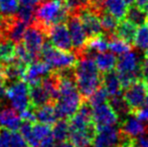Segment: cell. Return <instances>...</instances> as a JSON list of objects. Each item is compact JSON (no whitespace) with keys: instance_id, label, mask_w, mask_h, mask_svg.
Returning <instances> with one entry per match:
<instances>
[{"instance_id":"45","label":"cell","mask_w":148,"mask_h":147,"mask_svg":"<svg viewBox=\"0 0 148 147\" xmlns=\"http://www.w3.org/2000/svg\"><path fill=\"white\" fill-rule=\"evenodd\" d=\"M135 143L137 147H148V133L135 138Z\"/></svg>"},{"instance_id":"48","label":"cell","mask_w":148,"mask_h":147,"mask_svg":"<svg viewBox=\"0 0 148 147\" xmlns=\"http://www.w3.org/2000/svg\"><path fill=\"white\" fill-rule=\"evenodd\" d=\"M123 1H124L127 5H130V6H132L133 4L136 3V0H123Z\"/></svg>"},{"instance_id":"36","label":"cell","mask_w":148,"mask_h":147,"mask_svg":"<svg viewBox=\"0 0 148 147\" xmlns=\"http://www.w3.org/2000/svg\"><path fill=\"white\" fill-rule=\"evenodd\" d=\"M32 135L38 142H40L43 138L51 135V128L49 125L41 123L32 124Z\"/></svg>"},{"instance_id":"51","label":"cell","mask_w":148,"mask_h":147,"mask_svg":"<svg viewBox=\"0 0 148 147\" xmlns=\"http://www.w3.org/2000/svg\"><path fill=\"white\" fill-rule=\"evenodd\" d=\"M59 1H60V2H62V1H66V0H59Z\"/></svg>"},{"instance_id":"30","label":"cell","mask_w":148,"mask_h":147,"mask_svg":"<svg viewBox=\"0 0 148 147\" xmlns=\"http://www.w3.org/2000/svg\"><path fill=\"white\" fill-rule=\"evenodd\" d=\"M109 104L111 105L112 108H113L116 113L118 114L120 119L121 118L124 119L126 116H128L129 114H131L130 109H129V107L127 106L126 102H125L122 95H117V96L110 97Z\"/></svg>"},{"instance_id":"8","label":"cell","mask_w":148,"mask_h":147,"mask_svg":"<svg viewBox=\"0 0 148 147\" xmlns=\"http://www.w3.org/2000/svg\"><path fill=\"white\" fill-rule=\"evenodd\" d=\"M121 140L122 134L116 126L96 128L93 147H118Z\"/></svg>"},{"instance_id":"11","label":"cell","mask_w":148,"mask_h":147,"mask_svg":"<svg viewBox=\"0 0 148 147\" xmlns=\"http://www.w3.org/2000/svg\"><path fill=\"white\" fill-rule=\"evenodd\" d=\"M77 15L79 16L88 37H94L102 34V24L100 13L94 10L91 6L80 10Z\"/></svg>"},{"instance_id":"15","label":"cell","mask_w":148,"mask_h":147,"mask_svg":"<svg viewBox=\"0 0 148 147\" xmlns=\"http://www.w3.org/2000/svg\"><path fill=\"white\" fill-rule=\"evenodd\" d=\"M17 113L12 107H0V127L7 128L10 131H18L22 120Z\"/></svg>"},{"instance_id":"14","label":"cell","mask_w":148,"mask_h":147,"mask_svg":"<svg viewBox=\"0 0 148 147\" xmlns=\"http://www.w3.org/2000/svg\"><path fill=\"white\" fill-rule=\"evenodd\" d=\"M120 131L124 137L135 139L139 136L147 134L148 127L144 124V122L131 113L123 119Z\"/></svg>"},{"instance_id":"22","label":"cell","mask_w":148,"mask_h":147,"mask_svg":"<svg viewBox=\"0 0 148 147\" xmlns=\"http://www.w3.org/2000/svg\"><path fill=\"white\" fill-rule=\"evenodd\" d=\"M94 59L98 70L103 74L114 71L117 65V57L113 53L104 51V53H97Z\"/></svg>"},{"instance_id":"29","label":"cell","mask_w":148,"mask_h":147,"mask_svg":"<svg viewBox=\"0 0 148 147\" xmlns=\"http://www.w3.org/2000/svg\"><path fill=\"white\" fill-rule=\"evenodd\" d=\"M127 20H129L130 22H132L133 24H135L136 26H139L141 24H143L145 21L148 19V15L146 12L144 11V9L139 6H131L130 8H128V11L126 14Z\"/></svg>"},{"instance_id":"32","label":"cell","mask_w":148,"mask_h":147,"mask_svg":"<svg viewBox=\"0 0 148 147\" xmlns=\"http://www.w3.org/2000/svg\"><path fill=\"white\" fill-rule=\"evenodd\" d=\"M101 24L103 30H105L106 32L110 34V36H113L115 34V30L118 26L119 20L116 19L114 16H112L111 14L107 13V12H104L101 15Z\"/></svg>"},{"instance_id":"26","label":"cell","mask_w":148,"mask_h":147,"mask_svg":"<svg viewBox=\"0 0 148 147\" xmlns=\"http://www.w3.org/2000/svg\"><path fill=\"white\" fill-rule=\"evenodd\" d=\"M70 134V124L66 119H60L53 124V128L51 129V135H53L55 141L62 143L69 139Z\"/></svg>"},{"instance_id":"49","label":"cell","mask_w":148,"mask_h":147,"mask_svg":"<svg viewBox=\"0 0 148 147\" xmlns=\"http://www.w3.org/2000/svg\"><path fill=\"white\" fill-rule=\"evenodd\" d=\"M143 9H144V11L146 12V14L148 15V0H147L146 4H145V5H144V7H143Z\"/></svg>"},{"instance_id":"23","label":"cell","mask_w":148,"mask_h":147,"mask_svg":"<svg viewBox=\"0 0 148 147\" xmlns=\"http://www.w3.org/2000/svg\"><path fill=\"white\" fill-rule=\"evenodd\" d=\"M27 24L20 21L17 17H14L9 23L6 30V37L12 40L14 43H19L23 39Z\"/></svg>"},{"instance_id":"3","label":"cell","mask_w":148,"mask_h":147,"mask_svg":"<svg viewBox=\"0 0 148 147\" xmlns=\"http://www.w3.org/2000/svg\"><path fill=\"white\" fill-rule=\"evenodd\" d=\"M142 61L136 51H127L117 59V74L120 79L122 88L126 89L140 77V68Z\"/></svg>"},{"instance_id":"43","label":"cell","mask_w":148,"mask_h":147,"mask_svg":"<svg viewBox=\"0 0 148 147\" xmlns=\"http://www.w3.org/2000/svg\"><path fill=\"white\" fill-rule=\"evenodd\" d=\"M6 90H7V87H6L5 80L0 77V106L3 104L6 99Z\"/></svg>"},{"instance_id":"39","label":"cell","mask_w":148,"mask_h":147,"mask_svg":"<svg viewBox=\"0 0 148 147\" xmlns=\"http://www.w3.org/2000/svg\"><path fill=\"white\" fill-rule=\"evenodd\" d=\"M11 131L7 128L0 127V147H9Z\"/></svg>"},{"instance_id":"5","label":"cell","mask_w":148,"mask_h":147,"mask_svg":"<svg viewBox=\"0 0 148 147\" xmlns=\"http://www.w3.org/2000/svg\"><path fill=\"white\" fill-rule=\"evenodd\" d=\"M6 98L11 107L18 113L30 107L29 85L24 81L13 82L6 90Z\"/></svg>"},{"instance_id":"21","label":"cell","mask_w":148,"mask_h":147,"mask_svg":"<svg viewBox=\"0 0 148 147\" xmlns=\"http://www.w3.org/2000/svg\"><path fill=\"white\" fill-rule=\"evenodd\" d=\"M103 10L121 21L126 17L128 5L123 0H105L103 4Z\"/></svg>"},{"instance_id":"9","label":"cell","mask_w":148,"mask_h":147,"mask_svg":"<svg viewBox=\"0 0 148 147\" xmlns=\"http://www.w3.org/2000/svg\"><path fill=\"white\" fill-rule=\"evenodd\" d=\"M47 34L49 38L51 43L57 49L62 51H71L73 49L72 39H71L70 31L68 25L64 22L51 25L47 29Z\"/></svg>"},{"instance_id":"46","label":"cell","mask_w":148,"mask_h":147,"mask_svg":"<svg viewBox=\"0 0 148 147\" xmlns=\"http://www.w3.org/2000/svg\"><path fill=\"white\" fill-rule=\"evenodd\" d=\"M19 3L21 5H26V6H31V7H34L37 4L40 3L42 0H18Z\"/></svg>"},{"instance_id":"35","label":"cell","mask_w":148,"mask_h":147,"mask_svg":"<svg viewBox=\"0 0 148 147\" xmlns=\"http://www.w3.org/2000/svg\"><path fill=\"white\" fill-rule=\"evenodd\" d=\"M34 7L26 5H21L17 10L16 13V17L20 20V21L24 22L27 25H30L31 22H33L34 19Z\"/></svg>"},{"instance_id":"37","label":"cell","mask_w":148,"mask_h":147,"mask_svg":"<svg viewBox=\"0 0 148 147\" xmlns=\"http://www.w3.org/2000/svg\"><path fill=\"white\" fill-rule=\"evenodd\" d=\"M90 3H91V0H66L64 5L70 12L76 13L90 6Z\"/></svg>"},{"instance_id":"47","label":"cell","mask_w":148,"mask_h":147,"mask_svg":"<svg viewBox=\"0 0 148 147\" xmlns=\"http://www.w3.org/2000/svg\"><path fill=\"white\" fill-rule=\"evenodd\" d=\"M58 147H77V146H75L74 144H72L71 142L64 141V142H62V143H60V145L58 146Z\"/></svg>"},{"instance_id":"1","label":"cell","mask_w":148,"mask_h":147,"mask_svg":"<svg viewBox=\"0 0 148 147\" xmlns=\"http://www.w3.org/2000/svg\"><path fill=\"white\" fill-rule=\"evenodd\" d=\"M74 76L82 97L89 98L102 85V77L92 57H83L74 68Z\"/></svg>"},{"instance_id":"10","label":"cell","mask_w":148,"mask_h":147,"mask_svg":"<svg viewBox=\"0 0 148 147\" xmlns=\"http://www.w3.org/2000/svg\"><path fill=\"white\" fill-rule=\"evenodd\" d=\"M92 119L95 128L105 126H116L119 124L120 118L109 103H104L92 108Z\"/></svg>"},{"instance_id":"13","label":"cell","mask_w":148,"mask_h":147,"mask_svg":"<svg viewBox=\"0 0 148 147\" xmlns=\"http://www.w3.org/2000/svg\"><path fill=\"white\" fill-rule=\"evenodd\" d=\"M68 28L70 31L71 39H72L73 47L81 53V51L84 49L87 41H88V36L81 22L80 18L78 15H73L69 17Z\"/></svg>"},{"instance_id":"41","label":"cell","mask_w":148,"mask_h":147,"mask_svg":"<svg viewBox=\"0 0 148 147\" xmlns=\"http://www.w3.org/2000/svg\"><path fill=\"white\" fill-rule=\"evenodd\" d=\"M133 114L138 119H140L141 121L148 122V102H145V104L141 108H139L138 110L133 112Z\"/></svg>"},{"instance_id":"33","label":"cell","mask_w":148,"mask_h":147,"mask_svg":"<svg viewBox=\"0 0 148 147\" xmlns=\"http://www.w3.org/2000/svg\"><path fill=\"white\" fill-rule=\"evenodd\" d=\"M15 59H17L23 66H28L30 63L35 61V59L30 55L29 51L26 49L23 43H17L15 45Z\"/></svg>"},{"instance_id":"4","label":"cell","mask_w":148,"mask_h":147,"mask_svg":"<svg viewBox=\"0 0 148 147\" xmlns=\"http://www.w3.org/2000/svg\"><path fill=\"white\" fill-rule=\"evenodd\" d=\"M40 55L43 61L49 64L51 69L58 70V71L74 69L78 62L77 55L75 53L57 49L51 43L45 42L41 49Z\"/></svg>"},{"instance_id":"24","label":"cell","mask_w":148,"mask_h":147,"mask_svg":"<svg viewBox=\"0 0 148 147\" xmlns=\"http://www.w3.org/2000/svg\"><path fill=\"white\" fill-rule=\"evenodd\" d=\"M136 25L130 22L129 20H121L118 23V26L115 30V36L124 39L128 43H132L134 40L135 34H136Z\"/></svg>"},{"instance_id":"19","label":"cell","mask_w":148,"mask_h":147,"mask_svg":"<svg viewBox=\"0 0 148 147\" xmlns=\"http://www.w3.org/2000/svg\"><path fill=\"white\" fill-rule=\"evenodd\" d=\"M34 113L36 122L41 124H47V125L51 126L53 125L59 119L57 112H56L55 105L51 103H47L39 108L34 109Z\"/></svg>"},{"instance_id":"25","label":"cell","mask_w":148,"mask_h":147,"mask_svg":"<svg viewBox=\"0 0 148 147\" xmlns=\"http://www.w3.org/2000/svg\"><path fill=\"white\" fill-rule=\"evenodd\" d=\"M15 59V43L9 38L0 40V64H7Z\"/></svg>"},{"instance_id":"2","label":"cell","mask_w":148,"mask_h":147,"mask_svg":"<svg viewBox=\"0 0 148 147\" xmlns=\"http://www.w3.org/2000/svg\"><path fill=\"white\" fill-rule=\"evenodd\" d=\"M70 11L66 5L59 0H47L37 7L34 12L37 25L47 31L49 27L58 23H62L69 18Z\"/></svg>"},{"instance_id":"6","label":"cell","mask_w":148,"mask_h":147,"mask_svg":"<svg viewBox=\"0 0 148 147\" xmlns=\"http://www.w3.org/2000/svg\"><path fill=\"white\" fill-rule=\"evenodd\" d=\"M147 91L148 85L142 80H137L128 88L125 89L123 98H124L127 106L130 109L131 113L138 110L145 104Z\"/></svg>"},{"instance_id":"7","label":"cell","mask_w":148,"mask_h":147,"mask_svg":"<svg viewBox=\"0 0 148 147\" xmlns=\"http://www.w3.org/2000/svg\"><path fill=\"white\" fill-rule=\"evenodd\" d=\"M45 34H47L45 30L36 23L30 24L25 30L23 39H22L23 45L35 59L40 55L41 49L45 44Z\"/></svg>"},{"instance_id":"31","label":"cell","mask_w":148,"mask_h":147,"mask_svg":"<svg viewBox=\"0 0 148 147\" xmlns=\"http://www.w3.org/2000/svg\"><path fill=\"white\" fill-rule=\"evenodd\" d=\"M109 49L111 51V53H114V55H123V53L130 51L131 44L127 42V41H125L124 39L120 38V37H118L113 34V36H110Z\"/></svg>"},{"instance_id":"50","label":"cell","mask_w":148,"mask_h":147,"mask_svg":"<svg viewBox=\"0 0 148 147\" xmlns=\"http://www.w3.org/2000/svg\"><path fill=\"white\" fill-rule=\"evenodd\" d=\"M145 59H146V61L148 62V49H146V51H145Z\"/></svg>"},{"instance_id":"34","label":"cell","mask_w":148,"mask_h":147,"mask_svg":"<svg viewBox=\"0 0 148 147\" xmlns=\"http://www.w3.org/2000/svg\"><path fill=\"white\" fill-rule=\"evenodd\" d=\"M108 97H109V95L106 92L105 89L100 87L88 98L89 105L91 106V108H94V107H97L101 104H104V103H107Z\"/></svg>"},{"instance_id":"44","label":"cell","mask_w":148,"mask_h":147,"mask_svg":"<svg viewBox=\"0 0 148 147\" xmlns=\"http://www.w3.org/2000/svg\"><path fill=\"white\" fill-rule=\"evenodd\" d=\"M38 147H56V141L53 139V135H49L47 137L43 138L40 142H39Z\"/></svg>"},{"instance_id":"18","label":"cell","mask_w":148,"mask_h":147,"mask_svg":"<svg viewBox=\"0 0 148 147\" xmlns=\"http://www.w3.org/2000/svg\"><path fill=\"white\" fill-rule=\"evenodd\" d=\"M102 84H103V88L108 93L109 97L121 95V93H122L123 88L117 72L112 71L104 74V76L102 77Z\"/></svg>"},{"instance_id":"12","label":"cell","mask_w":148,"mask_h":147,"mask_svg":"<svg viewBox=\"0 0 148 147\" xmlns=\"http://www.w3.org/2000/svg\"><path fill=\"white\" fill-rule=\"evenodd\" d=\"M51 68L47 63H45V61L42 62L35 59L25 67L22 79L24 80V82L29 85V87L36 86L40 84L45 77L51 74Z\"/></svg>"},{"instance_id":"38","label":"cell","mask_w":148,"mask_h":147,"mask_svg":"<svg viewBox=\"0 0 148 147\" xmlns=\"http://www.w3.org/2000/svg\"><path fill=\"white\" fill-rule=\"evenodd\" d=\"M9 147H30L23 136L17 131H11V138H10Z\"/></svg>"},{"instance_id":"28","label":"cell","mask_w":148,"mask_h":147,"mask_svg":"<svg viewBox=\"0 0 148 147\" xmlns=\"http://www.w3.org/2000/svg\"><path fill=\"white\" fill-rule=\"evenodd\" d=\"M133 43L141 51H146L148 49V19L136 29Z\"/></svg>"},{"instance_id":"20","label":"cell","mask_w":148,"mask_h":147,"mask_svg":"<svg viewBox=\"0 0 148 147\" xmlns=\"http://www.w3.org/2000/svg\"><path fill=\"white\" fill-rule=\"evenodd\" d=\"M51 99L49 93L40 84L29 87V102L32 108H39L47 103H51Z\"/></svg>"},{"instance_id":"27","label":"cell","mask_w":148,"mask_h":147,"mask_svg":"<svg viewBox=\"0 0 148 147\" xmlns=\"http://www.w3.org/2000/svg\"><path fill=\"white\" fill-rule=\"evenodd\" d=\"M19 8L18 0H0V18L9 19L15 17Z\"/></svg>"},{"instance_id":"17","label":"cell","mask_w":148,"mask_h":147,"mask_svg":"<svg viewBox=\"0 0 148 147\" xmlns=\"http://www.w3.org/2000/svg\"><path fill=\"white\" fill-rule=\"evenodd\" d=\"M107 49H109V41L105 36L100 34L97 36L90 37L80 55H83L85 53L87 57H92L94 55H96L97 53H104Z\"/></svg>"},{"instance_id":"40","label":"cell","mask_w":148,"mask_h":147,"mask_svg":"<svg viewBox=\"0 0 148 147\" xmlns=\"http://www.w3.org/2000/svg\"><path fill=\"white\" fill-rule=\"evenodd\" d=\"M19 116L22 121H27V122H30V123H35V122H36L34 108H32L31 106L28 107L27 109H25V110H23L22 112H20Z\"/></svg>"},{"instance_id":"16","label":"cell","mask_w":148,"mask_h":147,"mask_svg":"<svg viewBox=\"0 0 148 147\" xmlns=\"http://www.w3.org/2000/svg\"><path fill=\"white\" fill-rule=\"evenodd\" d=\"M96 128L85 130H70L69 139L77 147H92Z\"/></svg>"},{"instance_id":"42","label":"cell","mask_w":148,"mask_h":147,"mask_svg":"<svg viewBox=\"0 0 148 147\" xmlns=\"http://www.w3.org/2000/svg\"><path fill=\"white\" fill-rule=\"evenodd\" d=\"M140 78H141V80L144 81V82L148 85V62L146 59L142 61V63H141Z\"/></svg>"}]
</instances>
